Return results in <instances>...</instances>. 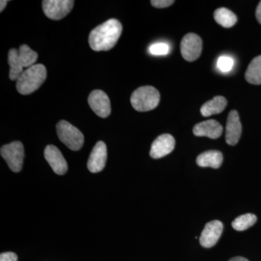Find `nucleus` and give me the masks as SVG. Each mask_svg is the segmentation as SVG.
Returning <instances> with one entry per match:
<instances>
[{
	"mask_svg": "<svg viewBox=\"0 0 261 261\" xmlns=\"http://www.w3.org/2000/svg\"><path fill=\"white\" fill-rule=\"evenodd\" d=\"M215 20L224 28H231L238 22L237 15L227 8H218L214 13Z\"/></svg>",
	"mask_w": 261,
	"mask_h": 261,
	"instance_id": "obj_18",
	"label": "nucleus"
},
{
	"mask_svg": "<svg viewBox=\"0 0 261 261\" xmlns=\"http://www.w3.org/2000/svg\"><path fill=\"white\" fill-rule=\"evenodd\" d=\"M229 261H249L247 259L243 257H235L231 258Z\"/></svg>",
	"mask_w": 261,
	"mask_h": 261,
	"instance_id": "obj_28",
	"label": "nucleus"
},
{
	"mask_svg": "<svg viewBox=\"0 0 261 261\" xmlns=\"http://www.w3.org/2000/svg\"><path fill=\"white\" fill-rule=\"evenodd\" d=\"M150 3L154 8H165L172 5L175 1L173 0H152Z\"/></svg>",
	"mask_w": 261,
	"mask_h": 261,
	"instance_id": "obj_24",
	"label": "nucleus"
},
{
	"mask_svg": "<svg viewBox=\"0 0 261 261\" xmlns=\"http://www.w3.org/2000/svg\"><path fill=\"white\" fill-rule=\"evenodd\" d=\"M44 157L53 171L58 175H63L68 171V164L63 154L54 145H47L44 149Z\"/></svg>",
	"mask_w": 261,
	"mask_h": 261,
	"instance_id": "obj_12",
	"label": "nucleus"
},
{
	"mask_svg": "<svg viewBox=\"0 0 261 261\" xmlns=\"http://www.w3.org/2000/svg\"><path fill=\"white\" fill-rule=\"evenodd\" d=\"M59 140L65 146L73 151L80 150L84 145L83 134L76 127L66 121L58 122L56 126Z\"/></svg>",
	"mask_w": 261,
	"mask_h": 261,
	"instance_id": "obj_4",
	"label": "nucleus"
},
{
	"mask_svg": "<svg viewBox=\"0 0 261 261\" xmlns=\"http://www.w3.org/2000/svg\"><path fill=\"white\" fill-rule=\"evenodd\" d=\"M255 15H256L257 21H258L259 23L261 24V1L259 3L258 5H257Z\"/></svg>",
	"mask_w": 261,
	"mask_h": 261,
	"instance_id": "obj_26",
	"label": "nucleus"
},
{
	"mask_svg": "<svg viewBox=\"0 0 261 261\" xmlns=\"http://www.w3.org/2000/svg\"><path fill=\"white\" fill-rule=\"evenodd\" d=\"M193 133L197 137H207L215 140L222 135L223 127L219 122L208 120L196 124L194 126Z\"/></svg>",
	"mask_w": 261,
	"mask_h": 261,
	"instance_id": "obj_14",
	"label": "nucleus"
},
{
	"mask_svg": "<svg viewBox=\"0 0 261 261\" xmlns=\"http://www.w3.org/2000/svg\"><path fill=\"white\" fill-rule=\"evenodd\" d=\"M8 64L10 67V79L12 81L18 80L23 73V67L18 59V49H11L8 53Z\"/></svg>",
	"mask_w": 261,
	"mask_h": 261,
	"instance_id": "obj_19",
	"label": "nucleus"
},
{
	"mask_svg": "<svg viewBox=\"0 0 261 261\" xmlns=\"http://www.w3.org/2000/svg\"><path fill=\"white\" fill-rule=\"evenodd\" d=\"M18 256L14 252H8L0 255V261H17Z\"/></svg>",
	"mask_w": 261,
	"mask_h": 261,
	"instance_id": "obj_25",
	"label": "nucleus"
},
{
	"mask_svg": "<svg viewBox=\"0 0 261 261\" xmlns=\"http://www.w3.org/2000/svg\"><path fill=\"white\" fill-rule=\"evenodd\" d=\"M224 225L220 221L215 220L205 225L201 233L200 243L205 248L214 247L222 234Z\"/></svg>",
	"mask_w": 261,
	"mask_h": 261,
	"instance_id": "obj_9",
	"label": "nucleus"
},
{
	"mask_svg": "<svg viewBox=\"0 0 261 261\" xmlns=\"http://www.w3.org/2000/svg\"><path fill=\"white\" fill-rule=\"evenodd\" d=\"M223 154L218 150L206 151L197 158V164L200 167L219 168L223 163Z\"/></svg>",
	"mask_w": 261,
	"mask_h": 261,
	"instance_id": "obj_15",
	"label": "nucleus"
},
{
	"mask_svg": "<svg viewBox=\"0 0 261 261\" xmlns=\"http://www.w3.org/2000/svg\"><path fill=\"white\" fill-rule=\"evenodd\" d=\"M227 106V100L222 96H216L211 100L207 101L200 108L201 114L204 117L219 114L224 111Z\"/></svg>",
	"mask_w": 261,
	"mask_h": 261,
	"instance_id": "obj_16",
	"label": "nucleus"
},
{
	"mask_svg": "<svg viewBox=\"0 0 261 261\" xmlns=\"http://www.w3.org/2000/svg\"><path fill=\"white\" fill-rule=\"evenodd\" d=\"M122 25L116 19H110L90 32L89 43L94 51H108L112 49L122 33Z\"/></svg>",
	"mask_w": 261,
	"mask_h": 261,
	"instance_id": "obj_1",
	"label": "nucleus"
},
{
	"mask_svg": "<svg viewBox=\"0 0 261 261\" xmlns=\"http://www.w3.org/2000/svg\"><path fill=\"white\" fill-rule=\"evenodd\" d=\"M107 147L102 141H99L94 146L89 156L87 167L92 173H99L104 169L107 161Z\"/></svg>",
	"mask_w": 261,
	"mask_h": 261,
	"instance_id": "obj_10",
	"label": "nucleus"
},
{
	"mask_svg": "<svg viewBox=\"0 0 261 261\" xmlns=\"http://www.w3.org/2000/svg\"><path fill=\"white\" fill-rule=\"evenodd\" d=\"M202 39L197 34L190 33L182 39L181 56L187 61L192 62L198 59L202 53Z\"/></svg>",
	"mask_w": 261,
	"mask_h": 261,
	"instance_id": "obj_7",
	"label": "nucleus"
},
{
	"mask_svg": "<svg viewBox=\"0 0 261 261\" xmlns=\"http://www.w3.org/2000/svg\"><path fill=\"white\" fill-rule=\"evenodd\" d=\"M47 78V69L42 64H36L27 68L16 82L19 93L27 95L37 90Z\"/></svg>",
	"mask_w": 261,
	"mask_h": 261,
	"instance_id": "obj_2",
	"label": "nucleus"
},
{
	"mask_svg": "<svg viewBox=\"0 0 261 261\" xmlns=\"http://www.w3.org/2000/svg\"><path fill=\"white\" fill-rule=\"evenodd\" d=\"M218 68L223 73H228L231 71L233 66V60L231 57L221 56L218 59Z\"/></svg>",
	"mask_w": 261,
	"mask_h": 261,
	"instance_id": "obj_23",
	"label": "nucleus"
},
{
	"mask_svg": "<svg viewBox=\"0 0 261 261\" xmlns=\"http://www.w3.org/2000/svg\"><path fill=\"white\" fill-rule=\"evenodd\" d=\"M257 217L255 215L247 214L242 215L236 218L232 222V227L237 231H245L256 223Z\"/></svg>",
	"mask_w": 261,
	"mask_h": 261,
	"instance_id": "obj_21",
	"label": "nucleus"
},
{
	"mask_svg": "<svg viewBox=\"0 0 261 261\" xmlns=\"http://www.w3.org/2000/svg\"><path fill=\"white\" fill-rule=\"evenodd\" d=\"M245 80L251 84H261V56L254 58L247 67Z\"/></svg>",
	"mask_w": 261,
	"mask_h": 261,
	"instance_id": "obj_17",
	"label": "nucleus"
},
{
	"mask_svg": "<svg viewBox=\"0 0 261 261\" xmlns=\"http://www.w3.org/2000/svg\"><path fill=\"white\" fill-rule=\"evenodd\" d=\"M242 127L238 111H232L228 113L226 126V142L228 145H236L241 137Z\"/></svg>",
	"mask_w": 261,
	"mask_h": 261,
	"instance_id": "obj_13",
	"label": "nucleus"
},
{
	"mask_svg": "<svg viewBox=\"0 0 261 261\" xmlns=\"http://www.w3.org/2000/svg\"><path fill=\"white\" fill-rule=\"evenodd\" d=\"M169 46L166 43L159 42L152 44L149 47V53L152 56H166L169 51Z\"/></svg>",
	"mask_w": 261,
	"mask_h": 261,
	"instance_id": "obj_22",
	"label": "nucleus"
},
{
	"mask_svg": "<svg viewBox=\"0 0 261 261\" xmlns=\"http://www.w3.org/2000/svg\"><path fill=\"white\" fill-rule=\"evenodd\" d=\"M161 95L152 86H145L136 89L130 97V103L140 112L152 111L159 106Z\"/></svg>",
	"mask_w": 261,
	"mask_h": 261,
	"instance_id": "obj_3",
	"label": "nucleus"
},
{
	"mask_svg": "<svg viewBox=\"0 0 261 261\" xmlns=\"http://www.w3.org/2000/svg\"><path fill=\"white\" fill-rule=\"evenodd\" d=\"M18 58L23 68L33 66L38 59V54L27 44L20 46L18 49Z\"/></svg>",
	"mask_w": 261,
	"mask_h": 261,
	"instance_id": "obj_20",
	"label": "nucleus"
},
{
	"mask_svg": "<svg viewBox=\"0 0 261 261\" xmlns=\"http://www.w3.org/2000/svg\"><path fill=\"white\" fill-rule=\"evenodd\" d=\"M8 1L5 0H1L0 2V12H3L4 10L5 7L8 5Z\"/></svg>",
	"mask_w": 261,
	"mask_h": 261,
	"instance_id": "obj_27",
	"label": "nucleus"
},
{
	"mask_svg": "<svg viewBox=\"0 0 261 261\" xmlns=\"http://www.w3.org/2000/svg\"><path fill=\"white\" fill-rule=\"evenodd\" d=\"M89 106L98 116L106 118L111 113V101L106 92L102 90H94L88 98Z\"/></svg>",
	"mask_w": 261,
	"mask_h": 261,
	"instance_id": "obj_8",
	"label": "nucleus"
},
{
	"mask_svg": "<svg viewBox=\"0 0 261 261\" xmlns=\"http://www.w3.org/2000/svg\"><path fill=\"white\" fill-rule=\"evenodd\" d=\"M0 153L11 171L15 173L20 171L24 159V147L21 142L16 141L3 145Z\"/></svg>",
	"mask_w": 261,
	"mask_h": 261,
	"instance_id": "obj_5",
	"label": "nucleus"
},
{
	"mask_svg": "<svg viewBox=\"0 0 261 261\" xmlns=\"http://www.w3.org/2000/svg\"><path fill=\"white\" fill-rule=\"evenodd\" d=\"M174 138L172 136L165 134L159 136L155 140L152 142L151 146L150 154L151 158L154 159H161L171 153L175 147Z\"/></svg>",
	"mask_w": 261,
	"mask_h": 261,
	"instance_id": "obj_11",
	"label": "nucleus"
},
{
	"mask_svg": "<svg viewBox=\"0 0 261 261\" xmlns=\"http://www.w3.org/2000/svg\"><path fill=\"white\" fill-rule=\"evenodd\" d=\"M74 1L72 0H44L43 11L51 20H59L65 18L73 9Z\"/></svg>",
	"mask_w": 261,
	"mask_h": 261,
	"instance_id": "obj_6",
	"label": "nucleus"
}]
</instances>
